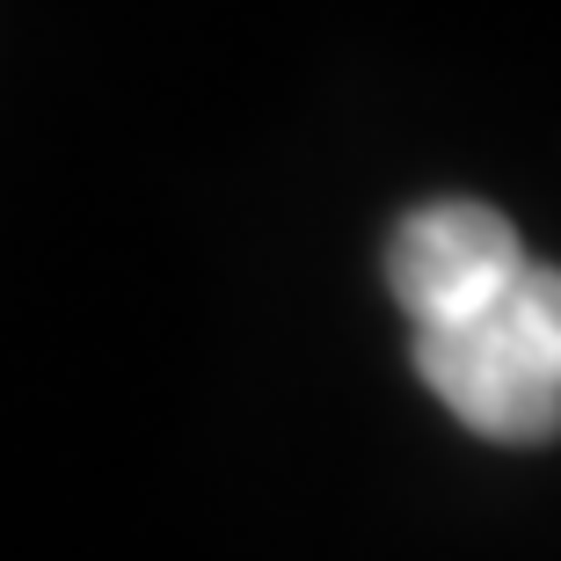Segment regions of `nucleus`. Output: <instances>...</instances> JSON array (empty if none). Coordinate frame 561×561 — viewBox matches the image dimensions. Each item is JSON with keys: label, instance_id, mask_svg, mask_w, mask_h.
Instances as JSON below:
<instances>
[{"label": "nucleus", "instance_id": "f257e3e1", "mask_svg": "<svg viewBox=\"0 0 561 561\" xmlns=\"http://www.w3.org/2000/svg\"><path fill=\"white\" fill-rule=\"evenodd\" d=\"M416 373L489 445L561 437V271L525 263L467 321L416 329Z\"/></svg>", "mask_w": 561, "mask_h": 561}, {"label": "nucleus", "instance_id": "f03ea898", "mask_svg": "<svg viewBox=\"0 0 561 561\" xmlns=\"http://www.w3.org/2000/svg\"><path fill=\"white\" fill-rule=\"evenodd\" d=\"M518 271H525V249H518V233H511V219L489 205H467V197L409 211L401 233L387 241V285H394L401 313L416 329L467 321Z\"/></svg>", "mask_w": 561, "mask_h": 561}]
</instances>
